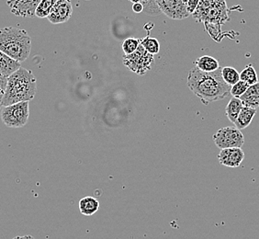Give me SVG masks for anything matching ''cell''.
<instances>
[{"label":"cell","mask_w":259,"mask_h":239,"mask_svg":"<svg viewBox=\"0 0 259 239\" xmlns=\"http://www.w3.org/2000/svg\"><path fill=\"white\" fill-rule=\"evenodd\" d=\"M188 86L204 105L224 100L231 90V86L223 79L221 67L212 73H205L195 66L189 72Z\"/></svg>","instance_id":"6da1fadb"},{"label":"cell","mask_w":259,"mask_h":239,"mask_svg":"<svg viewBox=\"0 0 259 239\" xmlns=\"http://www.w3.org/2000/svg\"><path fill=\"white\" fill-rule=\"evenodd\" d=\"M37 92V82L30 70L20 67L8 77L2 107L29 101L34 99Z\"/></svg>","instance_id":"7a4b0ae2"},{"label":"cell","mask_w":259,"mask_h":239,"mask_svg":"<svg viewBox=\"0 0 259 239\" xmlns=\"http://www.w3.org/2000/svg\"><path fill=\"white\" fill-rule=\"evenodd\" d=\"M0 51L19 63L30 56L31 38L23 29L5 27L0 29Z\"/></svg>","instance_id":"3957f363"},{"label":"cell","mask_w":259,"mask_h":239,"mask_svg":"<svg viewBox=\"0 0 259 239\" xmlns=\"http://www.w3.org/2000/svg\"><path fill=\"white\" fill-rule=\"evenodd\" d=\"M192 17L196 21L203 22L205 26L222 27L229 20L225 0H199Z\"/></svg>","instance_id":"277c9868"},{"label":"cell","mask_w":259,"mask_h":239,"mask_svg":"<svg viewBox=\"0 0 259 239\" xmlns=\"http://www.w3.org/2000/svg\"><path fill=\"white\" fill-rule=\"evenodd\" d=\"M30 116L29 101L3 107L1 110V120L10 128H20L27 125Z\"/></svg>","instance_id":"5b68a950"},{"label":"cell","mask_w":259,"mask_h":239,"mask_svg":"<svg viewBox=\"0 0 259 239\" xmlns=\"http://www.w3.org/2000/svg\"><path fill=\"white\" fill-rule=\"evenodd\" d=\"M155 63L154 55H151L140 45L135 53L125 55L123 64L132 72L140 75H144L151 70L152 65Z\"/></svg>","instance_id":"8992f818"},{"label":"cell","mask_w":259,"mask_h":239,"mask_svg":"<svg viewBox=\"0 0 259 239\" xmlns=\"http://www.w3.org/2000/svg\"><path fill=\"white\" fill-rule=\"evenodd\" d=\"M213 141L220 149L242 148L244 144V137L242 132L236 127H225L215 133Z\"/></svg>","instance_id":"52a82bcc"},{"label":"cell","mask_w":259,"mask_h":239,"mask_svg":"<svg viewBox=\"0 0 259 239\" xmlns=\"http://www.w3.org/2000/svg\"><path fill=\"white\" fill-rule=\"evenodd\" d=\"M160 10L172 20H183L190 15L181 0H155Z\"/></svg>","instance_id":"ba28073f"},{"label":"cell","mask_w":259,"mask_h":239,"mask_svg":"<svg viewBox=\"0 0 259 239\" xmlns=\"http://www.w3.org/2000/svg\"><path fill=\"white\" fill-rule=\"evenodd\" d=\"M73 14V7L70 0H58L50 15L47 17L48 20L53 24L65 23L71 19Z\"/></svg>","instance_id":"9c48e42d"},{"label":"cell","mask_w":259,"mask_h":239,"mask_svg":"<svg viewBox=\"0 0 259 239\" xmlns=\"http://www.w3.org/2000/svg\"><path fill=\"white\" fill-rule=\"evenodd\" d=\"M41 0H8L11 13L18 17L28 18L35 16V10Z\"/></svg>","instance_id":"30bf717a"},{"label":"cell","mask_w":259,"mask_h":239,"mask_svg":"<svg viewBox=\"0 0 259 239\" xmlns=\"http://www.w3.org/2000/svg\"><path fill=\"white\" fill-rule=\"evenodd\" d=\"M244 158V153L242 148L222 149L218 154L220 163L227 168H238Z\"/></svg>","instance_id":"8fae6325"},{"label":"cell","mask_w":259,"mask_h":239,"mask_svg":"<svg viewBox=\"0 0 259 239\" xmlns=\"http://www.w3.org/2000/svg\"><path fill=\"white\" fill-rule=\"evenodd\" d=\"M240 100L245 107L257 109L259 107V82L248 87Z\"/></svg>","instance_id":"7c38bea8"},{"label":"cell","mask_w":259,"mask_h":239,"mask_svg":"<svg viewBox=\"0 0 259 239\" xmlns=\"http://www.w3.org/2000/svg\"><path fill=\"white\" fill-rule=\"evenodd\" d=\"M21 67L20 63L0 51V75L9 77Z\"/></svg>","instance_id":"4fadbf2b"},{"label":"cell","mask_w":259,"mask_h":239,"mask_svg":"<svg viewBox=\"0 0 259 239\" xmlns=\"http://www.w3.org/2000/svg\"><path fill=\"white\" fill-rule=\"evenodd\" d=\"M100 204L98 200L92 196H87L80 200L78 210L85 216H92L100 209Z\"/></svg>","instance_id":"5bb4252c"},{"label":"cell","mask_w":259,"mask_h":239,"mask_svg":"<svg viewBox=\"0 0 259 239\" xmlns=\"http://www.w3.org/2000/svg\"><path fill=\"white\" fill-rule=\"evenodd\" d=\"M255 114H256V109H253V108L244 106L240 111L239 115L236 119V122L234 123L235 127L237 129H239L240 131L245 129L246 127H248L251 125V123L254 119Z\"/></svg>","instance_id":"9a60e30c"},{"label":"cell","mask_w":259,"mask_h":239,"mask_svg":"<svg viewBox=\"0 0 259 239\" xmlns=\"http://www.w3.org/2000/svg\"><path fill=\"white\" fill-rule=\"evenodd\" d=\"M195 65L197 68L205 73H212L220 68V64L218 60L209 55L200 56L199 59L195 61Z\"/></svg>","instance_id":"2e32d148"},{"label":"cell","mask_w":259,"mask_h":239,"mask_svg":"<svg viewBox=\"0 0 259 239\" xmlns=\"http://www.w3.org/2000/svg\"><path fill=\"white\" fill-rule=\"evenodd\" d=\"M244 107V105L242 103V101L238 98H232L230 100L228 104L225 108V113L226 116L228 117V119L234 124L236 122V119L239 115L240 111L242 110V108Z\"/></svg>","instance_id":"e0dca14e"},{"label":"cell","mask_w":259,"mask_h":239,"mask_svg":"<svg viewBox=\"0 0 259 239\" xmlns=\"http://www.w3.org/2000/svg\"><path fill=\"white\" fill-rule=\"evenodd\" d=\"M240 80L248 86L254 85L258 82L257 74L253 65H247L242 70V72L240 73Z\"/></svg>","instance_id":"ac0fdd59"},{"label":"cell","mask_w":259,"mask_h":239,"mask_svg":"<svg viewBox=\"0 0 259 239\" xmlns=\"http://www.w3.org/2000/svg\"><path fill=\"white\" fill-rule=\"evenodd\" d=\"M57 1L58 0H41L35 10V16L40 19L47 18L50 15L51 11L54 9Z\"/></svg>","instance_id":"d6986e66"},{"label":"cell","mask_w":259,"mask_h":239,"mask_svg":"<svg viewBox=\"0 0 259 239\" xmlns=\"http://www.w3.org/2000/svg\"><path fill=\"white\" fill-rule=\"evenodd\" d=\"M222 76L225 83L231 87L240 81V74L238 71L231 66H225L222 68Z\"/></svg>","instance_id":"ffe728a7"},{"label":"cell","mask_w":259,"mask_h":239,"mask_svg":"<svg viewBox=\"0 0 259 239\" xmlns=\"http://www.w3.org/2000/svg\"><path fill=\"white\" fill-rule=\"evenodd\" d=\"M140 45H142L145 50L150 53L151 55H157L160 51L159 41L152 37H145L140 39Z\"/></svg>","instance_id":"44dd1931"},{"label":"cell","mask_w":259,"mask_h":239,"mask_svg":"<svg viewBox=\"0 0 259 239\" xmlns=\"http://www.w3.org/2000/svg\"><path fill=\"white\" fill-rule=\"evenodd\" d=\"M139 45L140 39L130 37L123 41V43L121 44V48L124 52L125 55H128L135 53V51L137 50V48L139 47Z\"/></svg>","instance_id":"7402d4cb"},{"label":"cell","mask_w":259,"mask_h":239,"mask_svg":"<svg viewBox=\"0 0 259 239\" xmlns=\"http://www.w3.org/2000/svg\"><path fill=\"white\" fill-rule=\"evenodd\" d=\"M141 3L144 6L145 13L148 15L157 16L162 13L155 0H141Z\"/></svg>","instance_id":"603a6c76"},{"label":"cell","mask_w":259,"mask_h":239,"mask_svg":"<svg viewBox=\"0 0 259 239\" xmlns=\"http://www.w3.org/2000/svg\"><path fill=\"white\" fill-rule=\"evenodd\" d=\"M249 86L247 85L246 83H244L243 81L240 80L239 82H237L236 84L231 87V90H230V94L232 95L234 98H238L240 99L241 96L244 94V92L247 90Z\"/></svg>","instance_id":"cb8c5ba5"},{"label":"cell","mask_w":259,"mask_h":239,"mask_svg":"<svg viewBox=\"0 0 259 239\" xmlns=\"http://www.w3.org/2000/svg\"><path fill=\"white\" fill-rule=\"evenodd\" d=\"M8 83V77H6L4 75H0V109H1V104H2V100L4 97L5 93L6 87Z\"/></svg>","instance_id":"d4e9b609"},{"label":"cell","mask_w":259,"mask_h":239,"mask_svg":"<svg viewBox=\"0 0 259 239\" xmlns=\"http://www.w3.org/2000/svg\"><path fill=\"white\" fill-rule=\"evenodd\" d=\"M199 0H189L188 3L186 4L187 10L190 13V15H192L194 13L195 10L197 9V7L199 5Z\"/></svg>","instance_id":"484cf974"},{"label":"cell","mask_w":259,"mask_h":239,"mask_svg":"<svg viewBox=\"0 0 259 239\" xmlns=\"http://www.w3.org/2000/svg\"><path fill=\"white\" fill-rule=\"evenodd\" d=\"M133 10L135 13H141L144 11V6L142 3H135L133 5Z\"/></svg>","instance_id":"4316f807"},{"label":"cell","mask_w":259,"mask_h":239,"mask_svg":"<svg viewBox=\"0 0 259 239\" xmlns=\"http://www.w3.org/2000/svg\"><path fill=\"white\" fill-rule=\"evenodd\" d=\"M12 239H36L35 237H33L32 235H23V236H16L14 238Z\"/></svg>","instance_id":"83f0119b"},{"label":"cell","mask_w":259,"mask_h":239,"mask_svg":"<svg viewBox=\"0 0 259 239\" xmlns=\"http://www.w3.org/2000/svg\"><path fill=\"white\" fill-rule=\"evenodd\" d=\"M129 1H131L132 3H134V4H135V3H141V0H129Z\"/></svg>","instance_id":"f1b7e54d"},{"label":"cell","mask_w":259,"mask_h":239,"mask_svg":"<svg viewBox=\"0 0 259 239\" xmlns=\"http://www.w3.org/2000/svg\"><path fill=\"white\" fill-rule=\"evenodd\" d=\"M181 1H183V2H184L185 4H187V3H188V1H189V0H181Z\"/></svg>","instance_id":"f546056e"}]
</instances>
